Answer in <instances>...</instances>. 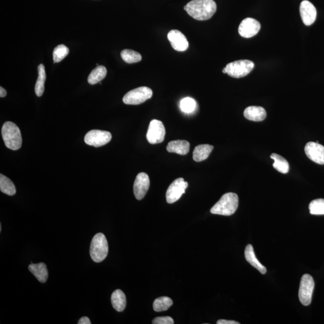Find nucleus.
I'll list each match as a JSON object with an SVG mask.
<instances>
[{"label": "nucleus", "mask_w": 324, "mask_h": 324, "mask_svg": "<svg viewBox=\"0 0 324 324\" xmlns=\"http://www.w3.org/2000/svg\"><path fill=\"white\" fill-rule=\"evenodd\" d=\"M167 150L170 152L180 155H186L189 152L190 144L185 140H176L168 143Z\"/></svg>", "instance_id": "18"}, {"label": "nucleus", "mask_w": 324, "mask_h": 324, "mask_svg": "<svg viewBox=\"0 0 324 324\" xmlns=\"http://www.w3.org/2000/svg\"><path fill=\"white\" fill-rule=\"evenodd\" d=\"M109 247L105 236L102 233H98L91 241L90 253L92 259L95 262H101L106 258Z\"/></svg>", "instance_id": "4"}, {"label": "nucleus", "mask_w": 324, "mask_h": 324, "mask_svg": "<svg viewBox=\"0 0 324 324\" xmlns=\"http://www.w3.org/2000/svg\"><path fill=\"white\" fill-rule=\"evenodd\" d=\"M238 206V196L236 193H227L211 209L212 214L231 215L235 213Z\"/></svg>", "instance_id": "2"}, {"label": "nucleus", "mask_w": 324, "mask_h": 324, "mask_svg": "<svg viewBox=\"0 0 324 324\" xmlns=\"http://www.w3.org/2000/svg\"><path fill=\"white\" fill-rule=\"evenodd\" d=\"M6 95H7V92H6L5 89L2 87H0V97H5Z\"/></svg>", "instance_id": "34"}, {"label": "nucleus", "mask_w": 324, "mask_h": 324, "mask_svg": "<svg viewBox=\"0 0 324 324\" xmlns=\"http://www.w3.org/2000/svg\"><path fill=\"white\" fill-rule=\"evenodd\" d=\"M188 186L183 178H179L170 184L166 193L167 201L169 204H173L179 200L185 193L186 189Z\"/></svg>", "instance_id": "9"}, {"label": "nucleus", "mask_w": 324, "mask_h": 324, "mask_svg": "<svg viewBox=\"0 0 324 324\" xmlns=\"http://www.w3.org/2000/svg\"><path fill=\"white\" fill-rule=\"evenodd\" d=\"M222 72L224 73V74H227V70L226 68H224L223 70H222Z\"/></svg>", "instance_id": "35"}, {"label": "nucleus", "mask_w": 324, "mask_h": 324, "mask_svg": "<svg viewBox=\"0 0 324 324\" xmlns=\"http://www.w3.org/2000/svg\"><path fill=\"white\" fill-rule=\"evenodd\" d=\"M305 153L308 158L315 163L324 165V147L319 143L309 142L304 148Z\"/></svg>", "instance_id": "13"}, {"label": "nucleus", "mask_w": 324, "mask_h": 324, "mask_svg": "<svg viewBox=\"0 0 324 324\" xmlns=\"http://www.w3.org/2000/svg\"><path fill=\"white\" fill-rule=\"evenodd\" d=\"M107 70L103 66H97L89 75L88 82L91 85H95L105 78Z\"/></svg>", "instance_id": "23"}, {"label": "nucleus", "mask_w": 324, "mask_h": 324, "mask_svg": "<svg viewBox=\"0 0 324 324\" xmlns=\"http://www.w3.org/2000/svg\"><path fill=\"white\" fill-rule=\"evenodd\" d=\"M165 133V126L159 120H152L149 125L147 133V139L151 144H159L164 141Z\"/></svg>", "instance_id": "10"}, {"label": "nucleus", "mask_w": 324, "mask_h": 324, "mask_svg": "<svg viewBox=\"0 0 324 324\" xmlns=\"http://www.w3.org/2000/svg\"><path fill=\"white\" fill-rule=\"evenodd\" d=\"M150 179L147 174L141 173L138 174L133 184V192L136 199L141 200L144 198L150 187Z\"/></svg>", "instance_id": "12"}, {"label": "nucleus", "mask_w": 324, "mask_h": 324, "mask_svg": "<svg viewBox=\"0 0 324 324\" xmlns=\"http://www.w3.org/2000/svg\"><path fill=\"white\" fill-rule=\"evenodd\" d=\"M255 65L253 62L248 60H241L229 63L225 67L227 74L235 78H243L249 74Z\"/></svg>", "instance_id": "5"}, {"label": "nucleus", "mask_w": 324, "mask_h": 324, "mask_svg": "<svg viewBox=\"0 0 324 324\" xmlns=\"http://www.w3.org/2000/svg\"><path fill=\"white\" fill-rule=\"evenodd\" d=\"M245 258L247 261L251 265L255 267L262 275H265L266 273V269L264 266L259 262L258 259L256 258L255 252H254L253 247L251 244H248L246 247L245 252H244Z\"/></svg>", "instance_id": "19"}, {"label": "nucleus", "mask_w": 324, "mask_h": 324, "mask_svg": "<svg viewBox=\"0 0 324 324\" xmlns=\"http://www.w3.org/2000/svg\"><path fill=\"white\" fill-rule=\"evenodd\" d=\"M2 134L6 147L12 150H18L21 147V133L15 123L6 122L2 127Z\"/></svg>", "instance_id": "3"}, {"label": "nucleus", "mask_w": 324, "mask_h": 324, "mask_svg": "<svg viewBox=\"0 0 324 324\" xmlns=\"http://www.w3.org/2000/svg\"><path fill=\"white\" fill-rule=\"evenodd\" d=\"M310 213L312 215H324V199L313 200L310 203Z\"/></svg>", "instance_id": "28"}, {"label": "nucleus", "mask_w": 324, "mask_h": 324, "mask_svg": "<svg viewBox=\"0 0 324 324\" xmlns=\"http://www.w3.org/2000/svg\"><path fill=\"white\" fill-rule=\"evenodd\" d=\"M184 10L196 20L206 21L214 15L217 5L214 0H193L184 6Z\"/></svg>", "instance_id": "1"}, {"label": "nucleus", "mask_w": 324, "mask_h": 324, "mask_svg": "<svg viewBox=\"0 0 324 324\" xmlns=\"http://www.w3.org/2000/svg\"><path fill=\"white\" fill-rule=\"evenodd\" d=\"M38 78L35 85V93L38 97H41L43 94L44 90V83H45L46 75L45 68L43 64L38 66Z\"/></svg>", "instance_id": "22"}, {"label": "nucleus", "mask_w": 324, "mask_h": 324, "mask_svg": "<svg viewBox=\"0 0 324 324\" xmlns=\"http://www.w3.org/2000/svg\"><path fill=\"white\" fill-rule=\"evenodd\" d=\"M30 272L41 283H45L48 278V272L45 263L43 262L39 263H32L28 266Z\"/></svg>", "instance_id": "17"}, {"label": "nucleus", "mask_w": 324, "mask_h": 324, "mask_svg": "<svg viewBox=\"0 0 324 324\" xmlns=\"http://www.w3.org/2000/svg\"><path fill=\"white\" fill-rule=\"evenodd\" d=\"M153 324H173L174 319L170 316L155 317L152 322Z\"/></svg>", "instance_id": "31"}, {"label": "nucleus", "mask_w": 324, "mask_h": 324, "mask_svg": "<svg viewBox=\"0 0 324 324\" xmlns=\"http://www.w3.org/2000/svg\"><path fill=\"white\" fill-rule=\"evenodd\" d=\"M300 12L303 23L307 26H310L315 21L317 12L315 7L312 3L307 1V0L301 2Z\"/></svg>", "instance_id": "15"}, {"label": "nucleus", "mask_w": 324, "mask_h": 324, "mask_svg": "<svg viewBox=\"0 0 324 324\" xmlns=\"http://www.w3.org/2000/svg\"><path fill=\"white\" fill-rule=\"evenodd\" d=\"M78 324H91L90 320L87 316L82 317L78 321Z\"/></svg>", "instance_id": "33"}, {"label": "nucleus", "mask_w": 324, "mask_h": 324, "mask_svg": "<svg viewBox=\"0 0 324 324\" xmlns=\"http://www.w3.org/2000/svg\"><path fill=\"white\" fill-rule=\"evenodd\" d=\"M69 49L64 44L57 46L53 51V60L54 63H59L68 55Z\"/></svg>", "instance_id": "29"}, {"label": "nucleus", "mask_w": 324, "mask_h": 324, "mask_svg": "<svg viewBox=\"0 0 324 324\" xmlns=\"http://www.w3.org/2000/svg\"><path fill=\"white\" fill-rule=\"evenodd\" d=\"M0 190L9 196L14 195L17 192L14 183L4 175H0Z\"/></svg>", "instance_id": "24"}, {"label": "nucleus", "mask_w": 324, "mask_h": 324, "mask_svg": "<svg viewBox=\"0 0 324 324\" xmlns=\"http://www.w3.org/2000/svg\"><path fill=\"white\" fill-rule=\"evenodd\" d=\"M168 39L169 40L173 49L177 51H185L188 48V41L186 36L179 30L170 31L168 34Z\"/></svg>", "instance_id": "14"}, {"label": "nucleus", "mask_w": 324, "mask_h": 324, "mask_svg": "<svg viewBox=\"0 0 324 324\" xmlns=\"http://www.w3.org/2000/svg\"><path fill=\"white\" fill-rule=\"evenodd\" d=\"M218 324H239L240 323L234 320L221 319L217 322Z\"/></svg>", "instance_id": "32"}, {"label": "nucleus", "mask_w": 324, "mask_h": 324, "mask_svg": "<svg viewBox=\"0 0 324 324\" xmlns=\"http://www.w3.org/2000/svg\"><path fill=\"white\" fill-rule=\"evenodd\" d=\"M244 116L253 122H262L265 119L266 113L262 107L252 106L246 108L244 111Z\"/></svg>", "instance_id": "16"}, {"label": "nucleus", "mask_w": 324, "mask_h": 324, "mask_svg": "<svg viewBox=\"0 0 324 324\" xmlns=\"http://www.w3.org/2000/svg\"><path fill=\"white\" fill-rule=\"evenodd\" d=\"M111 303L117 312H123L126 306V295L122 290H116L111 295Z\"/></svg>", "instance_id": "21"}, {"label": "nucleus", "mask_w": 324, "mask_h": 324, "mask_svg": "<svg viewBox=\"0 0 324 324\" xmlns=\"http://www.w3.org/2000/svg\"><path fill=\"white\" fill-rule=\"evenodd\" d=\"M214 147L209 144H202L197 146L193 152V158L195 161H204L209 157Z\"/></svg>", "instance_id": "20"}, {"label": "nucleus", "mask_w": 324, "mask_h": 324, "mask_svg": "<svg viewBox=\"0 0 324 324\" xmlns=\"http://www.w3.org/2000/svg\"><path fill=\"white\" fill-rule=\"evenodd\" d=\"M122 59L129 64L138 63L141 61L142 56L140 53L133 50L124 49L121 52Z\"/></svg>", "instance_id": "27"}, {"label": "nucleus", "mask_w": 324, "mask_h": 324, "mask_svg": "<svg viewBox=\"0 0 324 324\" xmlns=\"http://www.w3.org/2000/svg\"><path fill=\"white\" fill-rule=\"evenodd\" d=\"M272 159L275 160V163L273 166L275 169L282 174H287L290 169V165L288 162L284 157L281 155L276 153H273L270 156Z\"/></svg>", "instance_id": "25"}, {"label": "nucleus", "mask_w": 324, "mask_h": 324, "mask_svg": "<svg viewBox=\"0 0 324 324\" xmlns=\"http://www.w3.org/2000/svg\"><path fill=\"white\" fill-rule=\"evenodd\" d=\"M173 301L168 297H161L156 298L153 303V309L155 312H159L166 311L172 306Z\"/></svg>", "instance_id": "26"}, {"label": "nucleus", "mask_w": 324, "mask_h": 324, "mask_svg": "<svg viewBox=\"0 0 324 324\" xmlns=\"http://www.w3.org/2000/svg\"><path fill=\"white\" fill-rule=\"evenodd\" d=\"M314 287L313 279L309 275L305 274L301 278L298 297L301 304L309 306L312 301Z\"/></svg>", "instance_id": "7"}, {"label": "nucleus", "mask_w": 324, "mask_h": 324, "mask_svg": "<svg viewBox=\"0 0 324 324\" xmlns=\"http://www.w3.org/2000/svg\"><path fill=\"white\" fill-rule=\"evenodd\" d=\"M112 135L109 132L100 130H92L85 136L84 141L88 145L100 147L109 143Z\"/></svg>", "instance_id": "8"}, {"label": "nucleus", "mask_w": 324, "mask_h": 324, "mask_svg": "<svg viewBox=\"0 0 324 324\" xmlns=\"http://www.w3.org/2000/svg\"><path fill=\"white\" fill-rule=\"evenodd\" d=\"M180 109L184 113L190 114L195 111L196 103L192 98L186 97L180 101Z\"/></svg>", "instance_id": "30"}, {"label": "nucleus", "mask_w": 324, "mask_h": 324, "mask_svg": "<svg viewBox=\"0 0 324 324\" xmlns=\"http://www.w3.org/2000/svg\"><path fill=\"white\" fill-rule=\"evenodd\" d=\"M260 29L259 22L255 19L247 18L241 22L238 33L241 37L250 38L255 36Z\"/></svg>", "instance_id": "11"}, {"label": "nucleus", "mask_w": 324, "mask_h": 324, "mask_svg": "<svg viewBox=\"0 0 324 324\" xmlns=\"http://www.w3.org/2000/svg\"><path fill=\"white\" fill-rule=\"evenodd\" d=\"M152 96L151 89L147 87H141L129 91L124 96L123 101L126 104L138 105L150 99Z\"/></svg>", "instance_id": "6"}]
</instances>
